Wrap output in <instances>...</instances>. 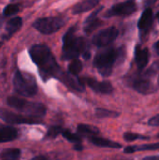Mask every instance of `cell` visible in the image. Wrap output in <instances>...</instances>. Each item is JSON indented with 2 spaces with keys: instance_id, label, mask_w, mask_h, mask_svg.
I'll list each match as a JSON object with an SVG mask.
<instances>
[{
  "instance_id": "21",
  "label": "cell",
  "mask_w": 159,
  "mask_h": 160,
  "mask_svg": "<svg viewBox=\"0 0 159 160\" xmlns=\"http://www.w3.org/2000/svg\"><path fill=\"white\" fill-rule=\"evenodd\" d=\"M78 130L82 133L91 135V136H96V135L99 134V129L97 128H96L94 126H90V125H79Z\"/></svg>"
},
{
  "instance_id": "29",
  "label": "cell",
  "mask_w": 159,
  "mask_h": 160,
  "mask_svg": "<svg viewBox=\"0 0 159 160\" xmlns=\"http://www.w3.org/2000/svg\"><path fill=\"white\" fill-rule=\"evenodd\" d=\"M143 160H159V157H147Z\"/></svg>"
},
{
  "instance_id": "6",
  "label": "cell",
  "mask_w": 159,
  "mask_h": 160,
  "mask_svg": "<svg viewBox=\"0 0 159 160\" xmlns=\"http://www.w3.org/2000/svg\"><path fill=\"white\" fill-rule=\"evenodd\" d=\"M65 24V19L60 16L45 17L35 21L33 26L41 34L51 35L57 32Z\"/></svg>"
},
{
  "instance_id": "15",
  "label": "cell",
  "mask_w": 159,
  "mask_h": 160,
  "mask_svg": "<svg viewBox=\"0 0 159 160\" xmlns=\"http://www.w3.org/2000/svg\"><path fill=\"white\" fill-rule=\"evenodd\" d=\"M18 136V131L12 127H4L0 128V143L7 142L15 140Z\"/></svg>"
},
{
  "instance_id": "2",
  "label": "cell",
  "mask_w": 159,
  "mask_h": 160,
  "mask_svg": "<svg viewBox=\"0 0 159 160\" xmlns=\"http://www.w3.org/2000/svg\"><path fill=\"white\" fill-rule=\"evenodd\" d=\"M82 53L85 59L90 57V53L86 48V42L82 38H79L75 34V27H71L64 35L62 58L64 60H74Z\"/></svg>"
},
{
  "instance_id": "35",
  "label": "cell",
  "mask_w": 159,
  "mask_h": 160,
  "mask_svg": "<svg viewBox=\"0 0 159 160\" xmlns=\"http://www.w3.org/2000/svg\"><path fill=\"white\" fill-rule=\"evenodd\" d=\"M157 138H158V139H159V133H158V134H157Z\"/></svg>"
},
{
  "instance_id": "10",
  "label": "cell",
  "mask_w": 159,
  "mask_h": 160,
  "mask_svg": "<svg viewBox=\"0 0 159 160\" xmlns=\"http://www.w3.org/2000/svg\"><path fill=\"white\" fill-rule=\"evenodd\" d=\"M82 82H85L95 92L101 94H111L113 91V87L110 82H98L93 78H84Z\"/></svg>"
},
{
  "instance_id": "16",
  "label": "cell",
  "mask_w": 159,
  "mask_h": 160,
  "mask_svg": "<svg viewBox=\"0 0 159 160\" xmlns=\"http://www.w3.org/2000/svg\"><path fill=\"white\" fill-rule=\"evenodd\" d=\"M22 25V19L21 17H14L10 19L7 24H6V32H7V37L9 38L13 34H15L18 30L21 29Z\"/></svg>"
},
{
  "instance_id": "12",
  "label": "cell",
  "mask_w": 159,
  "mask_h": 160,
  "mask_svg": "<svg viewBox=\"0 0 159 160\" xmlns=\"http://www.w3.org/2000/svg\"><path fill=\"white\" fill-rule=\"evenodd\" d=\"M135 62L140 70L143 69L149 62V52L146 48L137 46L135 49Z\"/></svg>"
},
{
  "instance_id": "32",
  "label": "cell",
  "mask_w": 159,
  "mask_h": 160,
  "mask_svg": "<svg viewBox=\"0 0 159 160\" xmlns=\"http://www.w3.org/2000/svg\"><path fill=\"white\" fill-rule=\"evenodd\" d=\"M155 50H156V52L159 54V40L157 42H156V44H155Z\"/></svg>"
},
{
  "instance_id": "8",
  "label": "cell",
  "mask_w": 159,
  "mask_h": 160,
  "mask_svg": "<svg viewBox=\"0 0 159 160\" xmlns=\"http://www.w3.org/2000/svg\"><path fill=\"white\" fill-rule=\"evenodd\" d=\"M0 118L9 124H27V125H34V124H40V121L35 118H31L28 116L19 115L10 111L1 109L0 108Z\"/></svg>"
},
{
  "instance_id": "5",
  "label": "cell",
  "mask_w": 159,
  "mask_h": 160,
  "mask_svg": "<svg viewBox=\"0 0 159 160\" xmlns=\"http://www.w3.org/2000/svg\"><path fill=\"white\" fill-rule=\"evenodd\" d=\"M13 85L15 91L23 97H33L37 92L36 80L29 74H23L17 70L13 78Z\"/></svg>"
},
{
  "instance_id": "25",
  "label": "cell",
  "mask_w": 159,
  "mask_h": 160,
  "mask_svg": "<svg viewBox=\"0 0 159 160\" xmlns=\"http://www.w3.org/2000/svg\"><path fill=\"white\" fill-rule=\"evenodd\" d=\"M62 135H63L67 141H69V142H74V143H81V142H82L81 138H80L79 136H77L76 134L71 133L69 130H64L63 133H62Z\"/></svg>"
},
{
  "instance_id": "19",
  "label": "cell",
  "mask_w": 159,
  "mask_h": 160,
  "mask_svg": "<svg viewBox=\"0 0 159 160\" xmlns=\"http://www.w3.org/2000/svg\"><path fill=\"white\" fill-rule=\"evenodd\" d=\"M159 149L158 143H153V144H143L140 146H127L125 148L124 152L126 154H132L136 151H147V150H157Z\"/></svg>"
},
{
  "instance_id": "3",
  "label": "cell",
  "mask_w": 159,
  "mask_h": 160,
  "mask_svg": "<svg viewBox=\"0 0 159 160\" xmlns=\"http://www.w3.org/2000/svg\"><path fill=\"white\" fill-rule=\"evenodd\" d=\"M123 53L121 48H108L97 53L94 64L102 76H110L112 72L113 66Z\"/></svg>"
},
{
  "instance_id": "4",
  "label": "cell",
  "mask_w": 159,
  "mask_h": 160,
  "mask_svg": "<svg viewBox=\"0 0 159 160\" xmlns=\"http://www.w3.org/2000/svg\"><path fill=\"white\" fill-rule=\"evenodd\" d=\"M7 104L11 108H14L15 110L26 114L28 117L35 119L42 117L46 113V108L41 103L25 101L24 99L17 97L7 98Z\"/></svg>"
},
{
  "instance_id": "33",
  "label": "cell",
  "mask_w": 159,
  "mask_h": 160,
  "mask_svg": "<svg viewBox=\"0 0 159 160\" xmlns=\"http://www.w3.org/2000/svg\"><path fill=\"white\" fill-rule=\"evenodd\" d=\"M32 160H46V158H44L42 156H39V157H37V158H33Z\"/></svg>"
},
{
  "instance_id": "34",
  "label": "cell",
  "mask_w": 159,
  "mask_h": 160,
  "mask_svg": "<svg viewBox=\"0 0 159 160\" xmlns=\"http://www.w3.org/2000/svg\"><path fill=\"white\" fill-rule=\"evenodd\" d=\"M157 19H158V22H159V11H158V13L157 14Z\"/></svg>"
},
{
  "instance_id": "17",
  "label": "cell",
  "mask_w": 159,
  "mask_h": 160,
  "mask_svg": "<svg viewBox=\"0 0 159 160\" xmlns=\"http://www.w3.org/2000/svg\"><path fill=\"white\" fill-rule=\"evenodd\" d=\"M133 87L141 94H148L152 91V83L146 79H137L133 82Z\"/></svg>"
},
{
  "instance_id": "13",
  "label": "cell",
  "mask_w": 159,
  "mask_h": 160,
  "mask_svg": "<svg viewBox=\"0 0 159 160\" xmlns=\"http://www.w3.org/2000/svg\"><path fill=\"white\" fill-rule=\"evenodd\" d=\"M101 9H102V7H101L99 9H97L93 14H91V15L86 19L85 23H84V31H85L86 33L89 34V33L93 32L95 29H97V27H99V26L102 24L101 21L98 20V19L97 18V13H99V11H100Z\"/></svg>"
},
{
  "instance_id": "30",
  "label": "cell",
  "mask_w": 159,
  "mask_h": 160,
  "mask_svg": "<svg viewBox=\"0 0 159 160\" xmlns=\"http://www.w3.org/2000/svg\"><path fill=\"white\" fill-rule=\"evenodd\" d=\"M74 149H75V150H79V151H81V150H82V146L81 145V143H76V145H75Z\"/></svg>"
},
{
  "instance_id": "22",
  "label": "cell",
  "mask_w": 159,
  "mask_h": 160,
  "mask_svg": "<svg viewBox=\"0 0 159 160\" xmlns=\"http://www.w3.org/2000/svg\"><path fill=\"white\" fill-rule=\"evenodd\" d=\"M82 69V64L80 60L74 59L68 66V72L73 76H77Z\"/></svg>"
},
{
  "instance_id": "27",
  "label": "cell",
  "mask_w": 159,
  "mask_h": 160,
  "mask_svg": "<svg viewBox=\"0 0 159 160\" xmlns=\"http://www.w3.org/2000/svg\"><path fill=\"white\" fill-rule=\"evenodd\" d=\"M63 129L61 127H52L50 128V129L48 130V134L47 136L48 137H51V138H55L56 136H58L59 134H62L63 133Z\"/></svg>"
},
{
  "instance_id": "23",
  "label": "cell",
  "mask_w": 159,
  "mask_h": 160,
  "mask_svg": "<svg viewBox=\"0 0 159 160\" xmlns=\"http://www.w3.org/2000/svg\"><path fill=\"white\" fill-rule=\"evenodd\" d=\"M96 114L97 117L99 118H105V117H116L119 115L118 112H112V111H109V110H105V109H101V108H98L96 110Z\"/></svg>"
},
{
  "instance_id": "24",
  "label": "cell",
  "mask_w": 159,
  "mask_h": 160,
  "mask_svg": "<svg viewBox=\"0 0 159 160\" xmlns=\"http://www.w3.org/2000/svg\"><path fill=\"white\" fill-rule=\"evenodd\" d=\"M19 9H20V8H19L18 4H9L4 8L3 13L5 16H12V15L16 14L19 11Z\"/></svg>"
},
{
  "instance_id": "28",
  "label": "cell",
  "mask_w": 159,
  "mask_h": 160,
  "mask_svg": "<svg viewBox=\"0 0 159 160\" xmlns=\"http://www.w3.org/2000/svg\"><path fill=\"white\" fill-rule=\"evenodd\" d=\"M149 125L152 127H159V114L152 117L149 120Z\"/></svg>"
},
{
  "instance_id": "36",
  "label": "cell",
  "mask_w": 159,
  "mask_h": 160,
  "mask_svg": "<svg viewBox=\"0 0 159 160\" xmlns=\"http://www.w3.org/2000/svg\"><path fill=\"white\" fill-rule=\"evenodd\" d=\"M1 46H2V43H1V42H0V47H1Z\"/></svg>"
},
{
  "instance_id": "7",
  "label": "cell",
  "mask_w": 159,
  "mask_h": 160,
  "mask_svg": "<svg viewBox=\"0 0 159 160\" xmlns=\"http://www.w3.org/2000/svg\"><path fill=\"white\" fill-rule=\"evenodd\" d=\"M137 10V6L134 0H127L125 2L112 6L106 13L105 17L111 18L113 16H127Z\"/></svg>"
},
{
  "instance_id": "11",
  "label": "cell",
  "mask_w": 159,
  "mask_h": 160,
  "mask_svg": "<svg viewBox=\"0 0 159 160\" xmlns=\"http://www.w3.org/2000/svg\"><path fill=\"white\" fill-rule=\"evenodd\" d=\"M153 21H154V14H153V10L150 8H147L142 14L140 21H139V29L141 31V33L145 34L146 32H148V30L150 29V27L153 24Z\"/></svg>"
},
{
  "instance_id": "9",
  "label": "cell",
  "mask_w": 159,
  "mask_h": 160,
  "mask_svg": "<svg viewBox=\"0 0 159 160\" xmlns=\"http://www.w3.org/2000/svg\"><path fill=\"white\" fill-rule=\"evenodd\" d=\"M118 36V30L112 26L98 32L93 38V43L97 47H106L112 43Z\"/></svg>"
},
{
  "instance_id": "18",
  "label": "cell",
  "mask_w": 159,
  "mask_h": 160,
  "mask_svg": "<svg viewBox=\"0 0 159 160\" xmlns=\"http://www.w3.org/2000/svg\"><path fill=\"white\" fill-rule=\"evenodd\" d=\"M90 141L92 143H94L95 145L99 146V147H109V148H116V149H119L122 147V145L120 143L110 141V140H106L104 138H99V137L94 136L93 138H91Z\"/></svg>"
},
{
  "instance_id": "14",
  "label": "cell",
  "mask_w": 159,
  "mask_h": 160,
  "mask_svg": "<svg viewBox=\"0 0 159 160\" xmlns=\"http://www.w3.org/2000/svg\"><path fill=\"white\" fill-rule=\"evenodd\" d=\"M98 0H84L79 4H77L73 9H72V13L73 14H80L82 12H86L88 10H91L92 8H96L97 5L98 4Z\"/></svg>"
},
{
  "instance_id": "1",
  "label": "cell",
  "mask_w": 159,
  "mask_h": 160,
  "mask_svg": "<svg viewBox=\"0 0 159 160\" xmlns=\"http://www.w3.org/2000/svg\"><path fill=\"white\" fill-rule=\"evenodd\" d=\"M29 54L33 62L38 67L41 77L46 80L50 77L63 79L64 75L48 46L37 44L30 48Z\"/></svg>"
},
{
  "instance_id": "26",
  "label": "cell",
  "mask_w": 159,
  "mask_h": 160,
  "mask_svg": "<svg viewBox=\"0 0 159 160\" xmlns=\"http://www.w3.org/2000/svg\"><path fill=\"white\" fill-rule=\"evenodd\" d=\"M124 138L127 142H134L136 140H148L149 138L146 136H142L136 133H131V132H127L124 135Z\"/></svg>"
},
{
  "instance_id": "31",
  "label": "cell",
  "mask_w": 159,
  "mask_h": 160,
  "mask_svg": "<svg viewBox=\"0 0 159 160\" xmlns=\"http://www.w3.org/2000/svg\"><path fill=\"white\" fill-rule=\"evenodd\" d=\"M157 1H158V0H147V1H146V5H147V6H150V5H152V4L156 3Z\"/></svg>"
},
{
  "instance_id": "37",
  "label": "cell",
  "mask_w": 159,
  "mask_h": 160,
  "mask_svg": "<svg viewBox=\"0 0 159 160\" xmlns=\"http://www.w3.org/2000/svg\"><path fill=\"white\" fill-rule=\"evenodd\" d=\"M158 84H159V78H158Z\"/></svg>"
},
{
  "instance_id": "20",
  "label": "cell",
  "mask_w": 159,
  "mask_h": 160,
  "mask_svg": "<svg viewBox=\"0 0 159 160\" xmlns=\"http://www.w3.org/2000/svg\"><path fill=\"white\" fill-rule=\"evenodd\" d=\"M21 156V151L17 148L6 149L1 152L0 159L2 160H18Z\"/></svg>"
}]
</instances>
